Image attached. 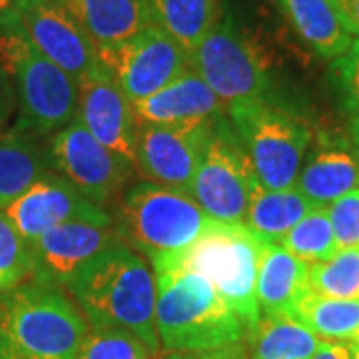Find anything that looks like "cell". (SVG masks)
Masks as SVG:
<instances>
[{"mask_svg": "<svg viewBox=\"0 0 359 359\" xmlns=\"http://www.w3.org/2000/svg\"><path fill=\"white\" fill-rule=\"evenodd\" d=\"M92 330L118 327L160 351L156 332V276L148 259L118 242L96 256L68 283Z\"/></svg>", "mask_w": 359, "mask_h": 359, "instance_id": "cell-1", "label": "cell"}, {"mask_svg": "<svg viewBox=\"0 0 359 359\" xmlns=\"http://www.w3.org/2000/svg\"><path fill=\"white\" fill-rule=\"evenodd\" d=\"M88 321L60 285L28 278L0 295V359H78Z\"/></svg>", "mask_w": 359, "mask_h": 359, "instance_id": "cell-2", "label": "cell"}, {"mask_svg": "<svg viewBox=\"0 0 359 359\" xmlns=\"http://www.w3.org/2000/svg\"><path fill=\"white\" fill-rule=\"evenodd\" d=\"M154 276L156 332L168 353L210 351L244 341V321L204 276L184 268H158Z\"/></svg>", "mask_w": 359, "mask_h": 359, "instance_id": "cell-3", "label": "cell"}, {"mask_svg": "<svg viewBox=\"0 0 359 359\" xmlns=\"http://www.w3.org/2000/svg\"><path fill=\"white\" fill-rule=\"evenodd\" d=\"M0 60L18 100L14 130L48 140L78 118V80L39 52L11 11L0 13Z\"/></svg>", "mask_w": 359, "mask_h": 359, "instance_id": "cell-4", "label": "cell"}, {"mask_svg": "<svg viewBox=\"0 0 359 359\" xmlns=\"http://www.w3.org/2000/svg\"><path fill=\"white\" fill-rule=\"evenodd\" d=\"M262 238L245 224L212 222L208 230L184 252L156 257L152 269L184 268L204 276L224 302L244 321L245 334L262 318L257 306V254Z\"/></svg>", "mask_w": 359, "mask_h": 359, "instance_id": "cell-5", "label": "cell"}, {"mask_svg": "<svg viewBox=\"0 0 359 359\" xmlns=\"http://www.w3.org/2000/svg\"><path fill=\"white\" fill-rule=\"evenodd\" d=\"M214 219L188 192L150 180L132 184L118 205V238L148 262L184 252Z\"/></svg>", "mask_w": 359, "mask_h": 359, "instance_id": "cell-6", "label": "cell"}, {"mask_svg": "<svg viewBox=\"0 0 359 359\" xmlns=\"http://www.w3.org/2000/svg\"><path fill=\"white\" fill-rule=\"evenodd\" d=\"M226 116L244 146L257 182L268 190L294 188L311 144L308 122L271 102L269 96L233 106Z\"/></svg>", "mask_w": 359, "mask_h": 359, "instance_id": "cell-7", "label": "cell"}, {"mask_svg": "<svg viewBox=\"0 0 359 359\" xmlns=\"http://www.w3.org/2000/svg\"><path fill=\"white\" fill-rule=\"evenodd\" d=\"M190 66L214 90L226 112L269 96L271 76L266 52L228 13L222 14L218 25L190 54Z\"/></svg>", "mask_w": 359, "mask_h": 359, "instance_id": "cell-8", "label": "cell"}, {"mask_svg": "<svg viewBox=\"0 0 359 359\" xmlns=\"http://www.w3.org/2000/svg\"><path fill=\"white\" fill-rule=\"evenodd\" d=\"M257 182L250 158L228 116L214 122L190 196L205 214L222 224H245L250 196Z\"/></svg>", "mask_w": 359, "mask_h": 359, "instance_id": "cell-9", "label": "cell"}, {"mask_svg": "<svg viewBox=\"0 0 359 359\" xmlns=\"http://www.w3.org/2000/svg\"><path fill=\"white\" fill-rule=\"evenodd\" d=\"M52 172L60 174L96 205L112 202L126 190L136 166L108 150L78 118L46 140Z\"/></svg>", "mask_w": 359, "mask_h": 359, "instance_id": "cell-10", "label": "cell"}, {"mask_svg": "<svg viewBox=\"0 0 359 359\" xmlns=\"http://www.w3.org/2000/svg\"><path fill=\"white\" fill-rule=\"evenodd\" d=\"M98 60L132 104L152 96L192 68L190 52L154 25L120 44L98 48Z\"/></svg>", "mask_w": 359, "mask_h": 359, "instance_id": "cell-11", "label": "cell"}, {"mask_svg": "<svg viewBox=\"0 0 359 359\" xmlns=\"http://www.w3.org/2000/svg\"><path fill=\"white\" fill-rule=\"evenodd\" d=\"M216 120L184 124L140 122L136 170L150 182L190 192Z\"/></svg>", "mask_w": 359, "mask_h": 359, "instance_id": "cell-12", "label": "cell"}, {"mask_svg": "<svg viewBox=\"0 0 359 359\" xmlns=\"http://www.w3.org/2000/svg\"><path fill=\"white\" fill-rule=\"evenodd\" d=\"M11 13L30 44L66 74L82 80L100 65L96 44L58 0H25Z\"/></svg>", "mask_w": 359, "mask_h": 359, "instance_id": "cell-13", "label": "cell"}, {"mask_svg": "<svg viewBox=\"0 0 359 359\" xmlns=\"http://www.w3.org/2000/svg\"><path fill=\"white\" fill-rule=\"evenodd\" d=\"M120 242L114 219L112 222H66L44 231L30 248L32 271L30 278L39 282L68 287L104 250Z\"/></svg>", "mask_w": 359, "mask_h": 359, "instance_id": "cell-14", "label": "cell"}, {"mask_svg": "<svg viewBox=\"0 0 359 359\" xmlns=\"http://www.w3.org/2000/svg\"><path fill=\"white\" fill-rule=\"evenodd\" d=\"M2 212L26 244H32L44 231L66 222H112L102 205L94 204L56 172L36 180Z\"/></svg>", "mask_w": 359, "mask_h": 359, "instance_id": "cell-15", "label": "cell"}, {"mask_svg": "<svg viewBox=\"0 0 359 359\" xmlns=\"http://www.w3.org/2000/svg\"><path fill=\"white\" fill-rule=\"evenodd\" d=\"M78 122L118 156L136 166L138 116L116 78L98 65L78 80Z\"/></svg>", "mask_w": 359, "mask_h": 359, "instance_id": "cell-16", "label": "cell"}, {"mask_svg": "<svg viewBox=\"0 0 359 359\" xmlns=\"http://www.w3.org/2000/svg\"><path fill=\"white\" fill-rule=\"evenodd\" d=\"M294 188L316 208H325L351 190H358L359 154L353 142L321 136L318 148L299 170Z\"/></svg>", "mask_w": 359, "mask_h": 359, "instance_id": "cell-17", "label": "cell"}, {"mask_svg": "<svg viewBox=\"0 0 359 359\" xmlns=\"http://www.w3.org/2000/svg\"><path fill=\"white\" fill-rule=\"evenodd\" d=\"M134 110L138 122L148 124H184L226 116L222 100L192 68L156 94L134 104Z\"/></svg>", "mask_w": 359, "mask_h": 359, "instance_id": "cell-18", "label": "cell"}, {"mask_svg": "<svg viewBox=\"0 0 359 359\" xmlns=\"http://www.w3.org/2000/svg\"><path fill=\"white\" fill-rule=\"evenodd\" d=\"M309 290V264L282 244L262 240L257 254V306L262 316H290L295 302Z\"/></svg>", "mask_w": 359, "mask_h": 359, "instance_id": "cell-19", "label": "cell"}, {"mask_svg": "<svg viewBox=\"0 0 359 359\" xmlns=\"http://www.w3.org/2000/svg\"><path fill=\"white\" fill-rule=\"evenodd\" d=\"M98 48H108L152 26L146 0H58Z\"/></svg>", "mask_w": 359, "mask_h": 359, "instance_id": "cell-20", "label": "cell"}, {"mask_svg": "<svg viewBox=\"0 0 359 359\" xmlns=\"http://www.w3.org/2000/svg\"><path fill=\"white\" fill-rule=\"evenodd\" d=\"M295 34L321 58L335 60L351 46L353 32L335 0H276Z\"/></svg>", "mask_w": 359, "mask_h": 359, "instance_id": "cell-21", "label": "cell"}, {"mask_svg": "<svg viewBox=\"0 0 359 359\" xmlns=\"http://www.w3.org/2000/svg\"><path fill=\"white\" fill-rule=\"evenodd\" d=\"M52 172L46 144L18 130H0V210Z\"/></svg>", "mask_w": 359, "mask_h": 359, "instance_id": "cell-22", "label": "cell"}, {"mask_svg": "<svg viewBox=\"0 0 359 359\" xmlns=\"http://www.w3.org/2000/svg\"><path fill=\"white\" fill-rule=\"evenodd\" d=\"M316 205L295 188L268 190L259 182L254 184L245 226L266 242L280 244L282 238Z\"/></svg>", "mask_w": 359, "mask_h": 359, "instance_id": "cell-23", "label": "cell"}, {"mask_svg": "<svg viewBox=\"0 0 359 359\" xmlns=\"http://www.w3.org/2000/svg\"><path fill=\"white\" fill-rule=\"evenodd\" d=\"M152 22L192 54L218 25L222 0H146Z\"/></svg>", "mask_w": 359, "mask_h": 359, "instance_id": "cell-24", "label": "cell"}, {"mask_svg": "<svg viewBox=\"0 0 359 359\" xmlns=\"http://www.w3.org/2000/svg\"><path fill=\"white\" fill-rule=\"evenodd\" d=\"M248 339L252 359H311L323 341L290 316H262Z\"/></svg>", "mask_w": 359, "mask_h": 359, "instance_id": "cell-25", "label": "cell"}, {"mask_svg": "<svg viewBox=\"0 0 359 359\" xmlns=\"http://www.w3.org/2000/svg\"><path fill=\"white\" fill-rule=\"evenodd\" d=\"M290 318L325 341H353L359 330V297L337 299L308 290L295 302Z\"/></svg>", "mask_w": 359, "mask_h": 359, "instance_id": "cell-26", "label": "cell"}, {"mask_svg": "<svg viewBox=\"0 0 359 359\" xmlns=\"http://www.w3.org/2000/svg\"><path fill=\"white\" fill-rule=\"evenodd\" d=\"M280 244L306 264H320L337 252L334 230L325 208H316L295 224Z\"/></svg>", "mask_w": 359, "mask_h": 359, "instance_id": "cell-27", "label": "cell"}, {"mask_svg": "<svg viewBox=\"0 0 359 359\" xmlns=\"http://www.w3.org/2000/svg\"><path fill=\"white\" fill-rule=\"evenodd\" d=\"M309 290L325 297H359V245L337 250L325 262L309 266Z\"/></svg>", "mask_w": 359, "mask_h": 359, "instance_id": "cell-28", "label": "cell"}, {"mask_svg": "<svg viewBox=\"0 0 359 359\" xmlns=\"http://www.w3.org/2000/svg\"><path fill=\"white\" fill-rule=\"evenodd\" d=\"M156 353L130 332L98 327L84 337L78 359H154Z\"/></svg>", "mask_w": 359, "mask_h": 359, "instance_id": "cell-29", "label": "cell"}, {"mask_svg": "<svg viewBox=\"0 0 359 359\" xmlns=\"http://www.w3.org/2000/svg\"><path fill=\"white\" fill-rule=\"evenodd\" d=\"M30 248L0 210V295L30 278Z\"/></svg>", "mask_w": 359, "mask_h": 359, "instance_id": "cell-30", "label": "cell"}, {"mask_svg": "<svg viewBox=\"0 0 359 359\" xmlns=\"http://www.w3.org/2000/svg\"><path fill=\"white\" fill-rule=\"evenodd\" d=\"M332 80L351 128H359V39L332 65Z\"/></svg>", "mask_w": 359, "mask_h": 359, "instance_id": "cell-31", "label": "cell"}, {"mask_svg": "<svg viewBox=\"0 0 359 359\" xmlns=\"http://www.w3.org/2000/svg\"><path fill=\"white\" fill-rule=\"evenodd\" d=\"M327 216L334 230L335 248H358L359 245V188L337 198L330 204Z\"/></svg>", "mask_w": 359, "mask_h": 359, "instance_id": "cell-32", "label": "cell"}, {"mask_svg": "<svg viewBox=\"0 0 359 359\" xmlns=\"http://www.w3.org/2000/svg\"><path fill=\"white\" fill-rule=\"evenodd\" d=\"M164 359H252L250 349L242 344H233L219 349H210V351H174L168 353Z\"/></svg>", "mask_w": 359, "mask_h": 359, "instance_id": "cell-33", "label": "cell"}, {"mask_svg": "<svg viewBox=\"0 0 359 359\" xmlns=\"http://www.w3.org/2000/svg\"><path fill=\"white\" fill-rule=\"evenodd\" d=\"M16 106H18V100H16V88H14L13 78L0 60V130L8 124V120L16 112Z\"/></svg>", "mask_w": 359, "mask_h": 359, "instance_id": "cell-34", "label": "cell"}, {"mask_svg": "<svg viewBox=\"0 0 359 359\" xmlns=\"http://www.w3.org/2000/svg\"><path fill=\"white\" fill-rule=\"evenodd\" d=\"M311 359H353L351 344L346 341H321Z\"/></svg>", "mask_w": 359, "mask_h": 359, "instance_id": "cell-35", "label": "cell"}, {"mask_svg": "<svg viewBox=\"0 0 359 359\" xmlns=\"http://www.w3.org/2000/svg\"><path fill=\"white\" fill-rule=\"evenodd\" d=\"M337 6H339L341 14L346 16L353 36L359 39V0H337Z\"/></svg>", "mask_w": 359, "mask_h": 359, "instance_id": "cell-36", "label": "cell"}, {"mask_svg": "<svg viewBox=\"0 0 359 359\" xmlns=\"http://www.w3.org/2000/svg\"><path fill=\"white\" fill-rule=\"evenodd\" d=\"M20 2H25V0H0V13L11 11V8H14V6L20 4Z\"/></svg>", "mask_w": 359, "mask_h": 359, "instance_id": "cell-37", "label": "cell"}, {"mask_svg": "<svg viewBox=\"0 0 359 359\" xmlns=\"http://www.w3.org/2000/svg\"><path fill=\"white\" fill-rule=\"evenodd\" d=\"M351 142H353V146H355L359 154V128H351Z\"/></svg>", "mask_w": 359, "mask_h": 359, "instance_id": "cell-38", "label": "cell"}, {"mask_svg": "<svg viewBox=\"0 0 359 359\" xmlns=\"http://www.w3.org/2000/svg\"><path fill=\"white\" fill-rule=\"evenodd\" d=\"M351 351H353V359H359V344L351 341Z\"/></svg>", "mask_w": 359, "mask_h": 359, "instance_id": "cell-39", "label": "cell"}, {"mask_svg": "<svg viewBox=\"0 0 359 359\" xmlns=\"http://www.w3.org/2000/svg\"><path fill=\"white\" fill-rule=\"evenodd\" d=\"M353 341H355V344H359V330H358V334H355V337H353Z\"/></svg>", "mask_w": 359, "mask_h": 359, "instance_id": "cell-40", "label": "cell"}, {"mask_svg": "<svg viewBox=\"0 0 359 359\" xmlns=\"http://www.w3.org/2000/svg\"><path fill=\"white\" fill-rule=\"evenodd\" d=\"M335 2H337V0H335Z\"/></svg>", "mask_w": 359, "mask_h": 359, "instance_id": "cell-41", "label": "cell"}]
</instances>
